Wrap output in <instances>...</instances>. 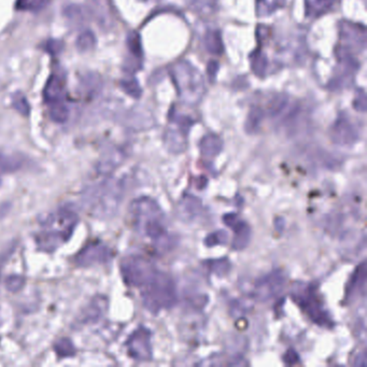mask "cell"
I'll list each match as a JSON object with an SVG mask.
<instances>
[{
	"instance_id": "8fae6325",
	"label": "cell",
	"mask_w": 367,
	"mask_h": 367,
	"mask_svg": "<svg viewBox=\"0 0 367 367\" xmlns=\"http://www.w3.org/2000/svg\"><path fill=\"white\" fill-rule=\"evenodd\" d=\"M223 222L233 229L234 238L232 241V248L234 250H243L251 240V229L249 224L244 220L240 219L238 214L228 213L223 217Z\"/></svg>"
},
{
	"instance_id": "e575fe53",
	"label": "cell",
	"mask_w": 367,
	"mask_h": 367,
	"mask_svg": "<svg viewBox=\"0 0 367 367\" xmlns=\"http://www.w3.org/2000/svg\"><path fill=\"white\" fill-rule=\"evenodd\" d=\"M283 362L287 365H295L299 362V355L294 349H289L283 355Z\"/></svg>"
},
{
	"instance_id": "83f0119b",
	"label": "cell",
	"mask_w": 367,
	"mask_h": 367,
	"mask_svg": "<svg viewBox=\"0 0 367 367\" xmlns=\"http://www.w3.org/2000/svg\"><path fill=\"white\" fill-rule=\"evenodd\" d=\"M229 240V235L225 231H215L209 234L206 238H205V244L208 248L215 247V246H222L225 244Z\"/></svg>"
},
{
	"instance_id": "4dcf8cb0",
	"label": "cell",
	"mask_w": 367,
	"mask_h": 367,
	"mask_svg": "<svg viewBox=\"0 0 367 367\" xmlns=\"http://www.w3.org/2000/svg\"><path fill=\"white\" fill-rule=\"evenodd\" d=\"M5 286L10 292L15 293L18 292V291L25 286V279L18 275H12L6 279Z\"/></svg>"
},
{
	"instance_id": "5bb4252c",
	"label": "cell",
	"mask_w": 367,
	"mask_h": 367,
	"mask_svg": "<svg viewBox=\"0 0 367 367\" xmlns=\"http://www.w3.org/2000/svg\"><path fill=\"white\" fill-rule=\"evenodd\" d=\"M202 206L201 201L192 195H186L178 203V212L179 217L186 221L195 220L201 213Z\"/></svg>"
},
{
	"instance_id": "3957f363",
	"label": "cell",
	"mask_w": 367,
	"mask_h": 367,
	"mask_svg": "<svg viewBox=\"0 0 367 367\" xmlns=\"http://www.w3.org/2000/svg\"><path fill=\"white\" fill-rule=\"evenodd\" d=\"M125 185L121 179L105 178L104 181L86 190L84 206L95 218L105 219L117 210L124 196Z\"/></svg>"
},
{
	"instance_id": "6da1fadb",
	"label": "cell",
	"mask_w": 367,
	"mask_h": 367,
	"mask_svg": "<svg viewBox=\"0 0 367 367\" xmlns=\"http://www.w3.org/2000/svg\"><path fill=\"white\" fill-rule=\"evenodd\" d=\"M129 214L135 230L159 250L169 246L170 236L165 225V215L157 201L149 196L138 197L129 206Z\"/></svg>"
},
{
	"instance_id": "7a4b0ae2",
	"label": "cell",
	"mask_w": 367,
	"mask_h": 367,
	"mask_svg": "<svg viewBox=\"0 0 367 367\" xmlns=\"http://www.w3.org/2000/svg\"><path fill=\"white\" fill-rule=\"evenodd\" d=\"M79 217L77 212L68 206H64L51 212L42 221L41 228L36 234L38 249L52 253L66 243L77 228Z\"/></svg>"
},
{
	"instance_id": "2e32d148",
	"label": "cell",
	"mask_w": 367,
	"mask_h": 367,
	"mask_svg": "<svg viewBox=\"0 0 367 367\" xmlns=\"http://www.w3.org/2000/svg\"><path fill=\"white\" fill-rule=\"evenodd\" d=\"M64 16L69 22L71 26L81 27L88 23L90 19V12L81 5H69L64 9Z\"/></svg>"
},
{
	"instance_id": "7c38bea8",
	"label": "cell",
	"mask_w": 367,
	"mask_h": 367,
	"mask_svg": "<svg viewBox=\"0 0 367 367\" xmlns=\"http://www.w3.org/2000/svg\"><path fill=\"white\" fill-rule=\"evenodd\" d=\"M359 135L358 127L351 122L348 116L343 115L334 123L331 129L332 141L337 146H351L354 142H357Z\"/></svg>"
},
{
	"instance_id": "603a6c76",
	"label": "cell",
	"mask_w": 367,
	"mask_h": 367,
	"mask_svg": "<svg viewBox=\"0 0 367 367\" xmlns=\"http://www.w3.org/2000/svg\"><path fill=\"white\" fill-rule=\"evenodd\" d=\"M334 4V0H306L308 15L317 16L328 11Z\"/></svg>"
},
{
	"instance_id": "836d02e7",
	"label": "cell",
	"mask_w": 367,
	"mask_h": 367,
	"mask_svg": "<svg viewBox=\"0 0 367 367\" xmlns=\"http://www.w3.org/2000/svg\"><path fill=\"white\" fill-rule=\"evenodd\" d=\"M277 7V0H258V11L260 14H267L271 13L272 11Z\"/></svg>"
},
{
	"instance_id": "d6986e66",
	"label": "cell",
	"mask_w": 367,
	"mask_h": 367,
	"mask_svg": "<svg viewBox=\"0 0 367 367\" xmlns=\"http://www.w3.org/2000/svg\"><path fill=\"white\" fill-rule=\"evenodd\" d=\"M49 113L52 120L55 123H65L69 118V109L64 100L54 101L48 104Z\"/></svg>"
},
{
	"instance_id": "44dd1931",
	"label": "cell",
	"mask_w": 367,
	"mask_h": 367,
	"mask_svg": "<svg viewBox=\"0 0 367 367\" xmlns=\"http://www.w3.org/2000/svg\"><path fill=\"white\" fill-rule=\"evenodd\" d=\"M51 3V0H16L15 8L19 11H31L39 12L46 9Z\"/></svg>"
},
{
	"instance_id": "ffe728a7",
	"label": "cell",
	"mask_w": 367,
	"mask_h": 367,
	"mask_svg": "<svg viewBox=\"0 0 367 367\" xmlns=\"http://www.w3.org/2000/svg\"><path fill=\"white\" fill-rule=\"evenodd\" d=\"M96 42L97 40L94 32L90 29H84L79 34L77 41H75V46L80 52L89 53L95 49Z\"/></svg>"
},
{
	"instance_id": "7402d4cb",
	"label": "cell",
	"mask_w": 367,
	"mask_h": 367,
	"mask_svg": "<svg viewBox=\"0 0 367 367\" xmlns=\"http://www.w3.org/2000/svg\"><path fill=\"white\" fill-rule=\"evenodd\" d=\"M53 348L54 351H55V353L57 354V357L60 359L70 358L75 354V348L69 338L58 339L55 343H54Z\"/></svg>"
},
{
	"instance_id": "1f68e13d",
	"label": "cell",
	"mask_w": 367,
	"mask_h": 367,
	"mask_svg": "<svg viewBox=\"0 0 367 367\" xmlns=\"http://www.w3.org/2000/svg\"><path fill=\"white\" fill-rule=\"evenodd\" d=\"M21 165V160L13 156H8L0 154V169L3 171H13L16 170Z\"/></svg>"
},
{
	"instance_id": "9a60e30c",
	"label": "cell",
	"mask_w": 367,
	"mask_h": 367,
	"mask_svg": "<svg viewBox=\"0 0 367 367\" xmlns=\"http://www.w3.org/2000/svg\"><path fill=\"white\" fill-rule=\"evenodd\" d=\"M65 96V88L62 79L57 75H51L48 79L45 90H43V98H45L47 105L64 100Z\"/></svg>"
},
{
	"instance_id": "cb8c5ba5",
	"label": "cell",
	"mask_w": 367,
	"mask_h": 367,
	"mask_svg": "<svg viewBox=\"0 0 367 367\" xmlns=\"http://www.w3.org/2000/svg\"><path fill=\"white\" fill-rule=\"evenodd\" d=\"M211 274L218 277H224L231 271V263L228 258H219V260H210L206 262Z\"/></svg>"
},
{
	"instance_id": "8992f818",
	"label": "cell",
	"mask_w": 367,
	"mask_h": 367,
	"mask_svg": "<svg viewBox=\"0 0 367 367\" xmlns=\"http://www.w3.org/2000/svg\"><path fill=\"white\" fill-rule=\"evenodd\" d=\"M121 276L124 282L132 288L140 289L152 278L158 269L149 258L142 255H129L120 264Z\"/></svg>"
},
{
	"instance_id": "9c48e42d",
	"label": "cell",
	"mask_w": 367,
	"mask_h": 367,
	"mask_svg": "<svg viewBox=\"0 0 367 367\" xmlns=\"http://www.w3.org/2000/svg\"><path fill=\"white\" fill-rule=\"evenodd\" d=\"M125 346L129 357L138 362H149L153 358L152 333L145 327L136 329L127 338Z\"/></svg>"
},
{
	"instance_id": "f546056e",
	"label": "cell",
	"mask_w": 367,
	"mask_h": 367,
	"mask_svg": "<svg viewBox=\"0 0 367 367\" xmlns=\"http://www.w3.org/2000/svg\"><path fill=\"white\" fill-rule=\"evenodd\" d=\"M206 43H207V49L214 53V54H221L222 52V41L220 39L219 32L217 31H211L207 34L206 37Z\"/></svg>"
},
{
	"instance_id": "5b68a950",
	"label": "cell",
	"mask_w": 367,
	"mask_h": 367,
	"mask_svg": "<svg viewBox=\"0 0 367 367\" xmlns=\"http://www.w3.org/2000/svg\"><path fill=\"white\" fill-rule=\"evenodd\" d=\"M292 297L299 308L317 325L325 329H331L334 325L331 315L320 299L315 284H296V287L292 290Z\"/></svg>"
},
{
	"instance_id": "ba28073f",
	"label": "cell",
	"mask_w": 367,
	"mask_h": 367,
	"mask_svg": "<svg viewBox=\"0 0 367 367\" xmlns=\"http://www.w3.org/2000/svg\"><path fill=\"white\" fill-rule=\"evenodd\" d=\"M284 286V273L281 269H275L256 280L253 287V297L261 303H266L281 294Z\"/></svg>"
},
{
	"instance_id": "d590c367",
	"label": "cell",
	"mask_w": 367,
	"mask_h": 367,
	"mask_svg": "<svg viewBox=\"0 0 367 367\" xmlns=\"http://www.w3.org/2000/svg\"><path fill=\"white\" fill-rule=\"evenodd\" d=\"M354 365L355 366H362V367H365L366 366V353L365 351H363L362 353H360L357 359H355L354 361Z\"/></svg>"
},
{
	"instance_id": "f1b7e54d",
	"label": "cell",
	"mask_w": 367,
	"mask_h": 367,
	"mask_svg": "<svg viewBox=\"0 0 367 367\" xmlns=\"http://www.w3.org/2000/svg\"><path fill=\"white\" fill-rule=\"evenodd\" d=\"M121 89L129 96L134 97V98H138L141 94V90H140V86L138 82L134 78H127L123 79L121 82Z\"/></svg>"
},
{
	"instance_id": "277c9868",
	"label": "cell",
	"mask_w": 367,
	"mask_h": 367,
	"mask_svg": "<svg viewBox=\"0 0 367 367\" xmlns=\"http://www.w3.org/2000/svg\"><path fill=\"white\" fill-rule=\"evenodd\" d=\"M142 304L151 314L170 309L177 303V288L167 274L157 271L149 281L140 288Z\"/></svg>"
},
{
	"instance_id": "30bf717a",
	"label": "cell",
	"mask_w": 367,
	"mask_h": 367,
	"mask_svg": "<svg viewBox=\"0 0 367 367\" xmlns=\"http://www.w3.org/2000/svg\"><path fill=\"white\" fill-rule=\"evenodd\" d=\"M113 251L107 244L100 241H94L86 244L74 257L75 264L80 267H91L110 262Z\"/></svg>"
},
{
	"instance_id": "4316f807",
	"label": "cell",
	"mask_w": 367,
	"mask_h": 367,
	"mask_svg": "<svg viewBox=\"0 0 367 367\" xmlns=\"http://www.w3.org/2000/svg\"><path fill=\"white\" fill-rule=\"evenodd\" d=\"M263 120V111L260 108H254L250 112L246 123V131L248 133H255L260 128V125Z\"/></svg>"
},
{
	"instance_id": "484cf974",
	"label": "cell",
	"mask_w": 367,
	"mask_h": 367,
	"mask_svg": "<svg viewBox=\"0 0 367 367\" xmlns=\"http://www.w3.org/2000/svg\"><path fill=\"white\" fill-rule=\"evenodd\" d=\"M12 107L23 116H28L30 113L29 101L22 92H15L12 95Z\"/></svg>"
},
{
	"instance_id": "d4e9b609",
	"label": "cell",
	"mask_w": 367,
	"mask_h": 367,
	"mask_svg": "<svg viewBox=\"0 0 367 367\" xmlns=\"http://www.w3.org/2000/svg\"><path fill=\"white\" fill-rule=\"evenodd\" d=\"M127 49L129 53L136 58V59H141L142 57V47H141V40H140L139 35L135 31L129 32L127 36Z\"/></svg>"
},
{
	"instance_id": "ac0fdd59",
	"label": "cell",
	"mask_w": 367,
	"mask_h": 367,
	"mask_svg": "<svg viewBox=\"0 0 367 367\" xmlns=\"http://www.w3.org/2000/svg\"><path fill=\"white\" fill-rule=\"evenodd\" d=\"M107 309L106 297H95L84 312V322H95L103 317Z\"/></svg>"
},
{
	"instance_id": "52a82bcc",
	"label": "cell",
	"mask_w": 367,
	"mask_h": 367,
	"mask_svg": "<svg viewBox=\"0 0 367 367\" xmlns=\"http://www.w3.org/2000/svg\"><path fill=\"white\" fill-rule=\"evenodd\" d=\"M172 77L176 81L179 94L189 101H196L202 95L203 83L196 69L187 63H180L172 69Z\"/></svg>"
},
{
	"instance_id": "e0dca14e",
	"label": "cell",
	"mask_w": 367,
	"mask_h": 367,
	"mask_svg": "<svg viewBox=\"0 0 367 367\" xmlns=\"http://www.w3.org/2000/svg\"><path fill=\"white\" fill-rule=\"evenodd\" d=\"M200 148V153L203 157L206 158H214L218 156L223 148V142L220 137L217 135H207L205 136L199 145Z\"/></svg>"
},
{
	"instance_id": "d6a6232c",
	"label": "cell",
	"mask_w": 367,
	"mask_h": 367,
	"mask_svg": "<svg viewBox=\"0 0 367 367\" xmlns=\"http://www.w3.org/2000/svg\"><path fill=\"white\" fill-rule=\"evenodd\" d=\"M45 50L51 55H58L63 50V42L55 39H50L45 43Z\"/></svg>"
},
{
	"instance_id": "4fadbf2b",
	"label": "cell",
	"mask_w": 367,
	"mask_h": 367,
	"mask_svg": "<svg viewBox=\"0 0 367 367\" xmlns=\"http://www.w3.org/2000/svg\"><path fill=\"white\" fill-rule=\"evenodd\" d=\"M366 262L363 261L355 271L352 273L349 282L346 288V299L352 300L357 298L360 295L365 294V288H366Z\"/></svg>"
}]
</instances>
